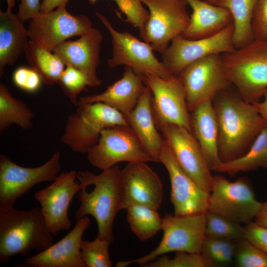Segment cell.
<instances>
[{
    "label": "cell",
    "mask_w": 267,
    "mask_h": 267,
    "mask_svg": "<svg viewBox=\"0 0 267 267\" xmlns=\"http://www.w3.org/2000/svg\"><path fill=\"white\" fill-rule=\"evenodd\" d=\"M145 87L143 76L125 66L121 79L101 93L81 97L78 104L102 102L115 109L126 118L136 106Z\"/></svg>",
    "instance_id": "22"
},
{
    "label": "cell",
    "mask_w": 267,
    "mask_h": 267,
    "mask_svg": "<svg viewBox=\"0 0 267 267\" xmlns=\"http://www.w3.org/2000/svg\"><path fill=\"white\" fill-rule=\"evenodd\" d=\"M221 58L240 96L250 103L260 101L267 90V41L254 40Z\"/></svg>",
    "instance_id": "4"
},
{
    "label": "cell",
    "mask_w": 267,
    "mask_h": 267,
    "mask_svg": "<svg viewBox=\"0 0 267 267\" xmlns=\"http://www.w3.org/2000/svg\"><path fill=\"white\" fill-rule=\"evenodd\" d=\"M263 97L264 99L262 101H260L252 104L267 122V90L265 92Z\"/></svg>",
    "instance_id": "45"
},
{
    "label": "cell",
    "mask_w": 267,
    "mask_h": 267,
    "mask_svg": "<svg viewBox=\"0 0 267 267\" xmlns=\"http://www.w3.org/2000/svg\"><path fill=\"white\" fill-rule=\"evenodd\" d=\"M60 154L54 152L41 166L28 168L0 155V213L14 208L16 200L36 184L53 181L60 171Z\"/></svg>",
    "instance_id": "8"
},
{
    "label": "cell",
    "mask_w": 267,
    "mask_h": 267,
    "mask_svg": "<svg viewBox=\"0 0 267 267\" xmlns=\"http://www.w3.org/2000/svg\"><path fill=\"white\" fill-rule=\"evenodd\" d=\"M192 10L189 24L181 34L197 40L213 36L232 23V15L225 8L202 0H186Z\"/></svg>",
    "instance_id": "25"
},
{
    "label": "cell",
    "mask_w": 267,
    "mask_h": 267,
    "mask_svg": "<svg viewBox=\"0 0 267 267\" xmlns=\"http://www.w3.org/2000/svg\"><path fill=\"white\" fill-rule=\"evenodd\" d=\"M144 267H207L206 262L200 253L186 252H176L175 256L171 258L165 254L155 259Z\"/></svg>",
    "instance_id": "37"
},
{
    "label": "cell",
    "mask_w": 267,
    "mask_h": 267,
    "mask_svg": "<svg viewBox=\"0 0 267 267\" xmlns=\"http://www.w3.org/2000/svg\"><path fill=\"white\" fill-rule=\"evenodd\" d=\"M191 112L205 101H213L231 83L223 68L221 54H212L186 66L179 74Z\"/></svg>",
    "instance_id": "12"
},
{
    "label": "cell",
    "mask_w": 267,
    "mask_h": 267,
    "mask_svg": "<svg viewBox=\"0 0 267 267\" xmlns=\"http://www.w3.org/2000/svg\"><path fill=\"white\" fill-rule=\"evenodd\" d=\"M163 188L158 175L145 162H129L121 170L120 209L144 205L158 210Z\"/></svg>",
    "instance_id": "19"
},
{
    "label": "cell",
    "mask_w": 267,
    "mask_h": 267,
    "mask_svg": "<svg viewBox=\"0 0 267 267\" xmlns=\"http://www.w3.org/2000/svg\"><path fill=\"white\" fill-rule=\"evenodd\" d=\"M74 170L62 172L46 187L37 191L34 196L41 209L50 232L55 235L61 230H68L72 225L68 216L70 203L81 189Z\"/></svg>",
    "instance_id": "17"
},
{
    "label": "cell",
    "mask_w": 267,
    "mask_h": 267,
    "mask_svg": "<svg viewBox=\"0 0 267 267\" xmlns=\"http://www.w3.org/2000/svg\"><path fill=\"white\" fill-rule=\"evenodd\" d=\"M212 103L218 124L220 159L225 162L238 158L267 126V122L252 103L228 89L220 92Z\"/></svg>",
    "instance_id": "1"
},
{
    "label": "cell",
    "mask_w": 267,
    "mask_h": 267,
    "mask_svg": "<svg viewBox=\"0 0 267 267\" xmlns=\"http://www.w3.org/2000/svg\"><path fill=\"white\" fill-rule=\"evenodd\" d=\"M159 130L182 170L210 193L213 176L193 134L185 128L174 124L163 125Z\"/></svg>",
    "instance_id": "16"
},
{
    "label": "cell",
    "mask_w": 267,
    "mask_h": 267,
    "mask_svg": "<svg viewBox=\"0 0 267 267\" xmlns=\"http://www.w3.org/2000/svg\"><path fill=\"white\" fill-rule=\"evenodd\" d=\"M13 83L19 89L29 92L37 91L43 82L39 74L32 68L20 67L12 75Z\"/></svg>",
    "instance_id": "38"
},
{
    "label": "cell",
    "mask_w": 267,
    "mask_h": 267,
    "mask_svg": "<svg viewBox=\"0 0 267 267\" xmlns=\"http://www.w3.org/2000/svg\"><path fill=\"white\" fill-rule=\"evenodd\" d=\"M25 53L30 67L39 74L44 84L53 86L57 83L66 65L57 54L31 40Z\"/></svg>",
    "instance_id": "28"
},
{
    "label": "cell",
    "mask_w": 267,
    "mask_h": 267,
    "mask_svg": "<svg viewBox=\"0 0 267 267\" xmlns=\"http://www.w3.org/2000/svg\"><path fill=\"white\" fill-rule=\"evenodd\" d=\"M57 84L75 106L78 104V96L87 87H95L89 77L81 70L70 65L65 67Z\"/></svg>",
    "instance_id": "33"
},
{
    "label": "cell",
    "mask_w": 267,
    "mask_h": 267,
    "mask_svg": "<svg viewBox=\"0 0 267 267\" xmlns=\"http://www.w3.org/2000/svg\"><path fill=\"white\" fill-rule=\"evenodd\" d=\"M149 9L143 40L162 54L170 42L181 35L190 19L186 0H141Z\"/></svg>",
    "instance_id": "11"
},
{
    "label": "cell",
    "mask_w": 267,
    "mask_h": 267,
    "mask_svg": "<svg viewBox=\"0 0 267 267\" xmlns=\"http://www.w3.org/2000/svg\"><path fill=\"white\" fill-rule=\"evenodd\" d=\"M143 77L145 85L152 92L153 114L158 129L165 125L174 124L192 133L190 112L179 77L164 79L151 74Z\"/></svg>",
    "instance_id": "13"
},
{
    "label": "cell",
    "mask_w": 267,
    "mask_h": 267,
    "mask_svg": "<svg viewBox=\"0 0 267 267\" xmlns=\"http://www.w3.org/2000/svg\"><path fill=\"white\" fill-rule=\"evenodd\" d=\"M204 0L211 4H215L217 0Z\"/></svg>",
    "instance_id": "47"
},
{
    "label": "cell",
    "mask_w": 267,
    "mask_h": 267,
    "mask_svg": "<svg viewBox=\"0 0 267 267\" xmlns=\"http://www.w3.org/2000/svg\"><path fill=\"white\" fill-rule=\"evenodd\" d=\"M94 4L98 0H87ZM121 13L126 16L125 21L139 31L140 37L143 39L145 24L149 17V12L143 6L141 0H113Z\"/></svg>",
    "instance_id": "35"
},
{
    "label": "cell",
    "mask_w": 267,
    "mask_h": 267,
    "mask_svg": "<svg viewBox=\"0 0 267 267\" xmlns=\"http://www.w3.org/2000/svg\"><path fill=\"white\" fill-rule=\"evenodd\" d=\"M121 170L118 166L99 174L89 171L77 173L81 189L78 192L80 203L75 218L80 219L92 216L97 225V237L114 241L113 225L115 218L120 211V184Z\"/></svg>",
    "instance_id": "2"
},
{
    "label": "cell",
    "mask_w": 267,
    "mask_h": 267,
    "mask_svg": "<svg viewBox=\"0 0 267 267\" xmlns=\"http://www.w3.org/2000/svg\"><path fill=\"white\" fill-rule=\"evenodd\" d=\"M205 214L184 216L166 214L162 221L163 236L158 246L141 257L118 262L116 267H125L134 263L143 267L161 255L171 252L200 253L206 236Z\"/></svg>",
    "instance_id": "6"
},
{
    "label": "cell",
    "mask_w": 267,
    "mask_h": 267,
    "mask_svg": "<svg viewBox=\"0 0 267 267\" xmlns=\"http://www.w3.org/2000/svg\"><path fill=\"white\" fill-rule=\"evenodd\" d=\"M233 33L232 23L219 33L207 38L189 40L178 35L162 54V61L173 75L178 76L186 66L198 59L235 50Z\"/></svg>",
    "instance_id": "15"
},
{
    "label": "cell",
    "mask_w": 267,
    "mask_h": 267,
    "mask_svg": "<svg viewBox=\"0 0 267 267\" xmlns=\"http://www.w3.org/2000/svg\"><path fill=\"white\" fill-rule=\"evenodd\" d=\"M17 14L12 10H0V77L6 65L12 66L25 52L29 35Z\"/></svg>",
    "instance_id": "26"
},
{
    "label": "cell",
    "mask_w": 267,
    "mask_h": 267,
    "mask_svg": "<svg viewBox=\"0 0 267 267\" xmlns=\"http://www.w3.org/2000/svg\"><path fill=\"white\" fill-rule=\"evenodd\" d=\"M103 39L101 32L92 28L87 34L74 41H65L56 46L53 52L64 62L65 65L77 68L87 74L94 87L101 84L97 75L100 63L99 53Z\"/></svg>",
    "instance_id": "21"
},
{
    "label": "cell",
    "mask_w": 267,
    "mask_h": 267,
    "mask_svg": "<svg viewBox=\"0 0 267 267\" xmlns=\"http://www.w3.org/2000/svg\"><path fill=\"white\" fill-rule=\"evenodd\" d=\"M88 216L77 220L74 228L62 239L25 260L31 267H87L81 254L82 236L90 223Z\"/></svg>",
    "instance_id": "20"
},
{
    "label": "cell",
    "mask_w": 267,
    "mask_h": 267,
    "mask_svg": "<svg viewBox=\"0 0 267 267\" xmlns=\"http://www.w3.org/2000/svg\"><path fill=\"white\" fill-rule=\"evenodd\" d=\"M41 208L29 210L14 208L0 213V263L13 256L42 251L53 244Z\"/></svg>",
    "instance_id": "3"
},
{
    "label": "cell",
    "mask_w": 267,
    "mask_h": 267,
    "mask_svg": "<svg viewBox=\"0 0 267 267\" xmlns=\"http://www.w3.org/2000/svg\"><path fill=\"white\" fill-rule=\"evenodd\" d=\"M170 178L171 201L174 215L184 216L205 214L208 211L210 193L202 188L178 165L164 142L159 157Z\"/></svg>",
    "instance_id": "18"
},
{
    "label": "cell",
    "mask_w": 267,
    "mask_h": 267,
    "mask_svg": "<svg viewBox=\"0 0 267 267\" xmlns=\"http://www.w3.org/2000/svg\"><path fill=\"white\" fill-rule=\"evenodd\" d=\"M70 114L60 138L73 151L87 153L98 141L102 131L116 126H129L120 112L102 102L79 103Z\"/></svg>",
    "instance_id": "5"
},
{
    "label": "cell",
    "mask_w": 267,
    "mask_h": 267,
    "mask_svg": "<svg viewBox=\"0 0 267 267\" xmlns=\"http://www.w3.org/2000/svg\"><path fill=\"white\" fill-rule=\"evenodd\" d=\"M20 3L16 13L19 19L24 22L32 19L41 11L40 0H19Z\"/></svg>",
    "instance_id": "42"
},
{
    "label": "cell",
    "mask_w": 267,
    "mask_h": 267,
    "mask_svg": "<svg viewBox=\"0 0 267 267\" xmlns=\"http://www.w3.org/2000/svg\"><path fill=\"white\" fill-rule=\"evenodd\" d=\"M110 241L96 237L93 241L83 240L81 254L87 267H111L109 254Z\"/></svg>",
    "instance_id": "34"
},
{
    "label": "cell",
    "mask_w": 267,
    "mask_h": 267,
    "mask_svg": "<svg viewBox=\"0 0 267 267\" xmlns=\"http://www.w3.org/2000/svg\"><path fill=\"white\" fill-rule=\"evenodd\" d=\"M231 241L233 240L206 236L200 254L208 267L213 266L217 257Z\"/></svg>",
    "instance_id": "40"
},
{
    "label": "cell",
    "mask_w": 267,
    "mask_h": 267,
    "mask_svg": "<svg viewBox=\"0 0 267 267\" xmlns=\"http://www.w3.org/2000/svg\"><path fill=\"white\" fill-rule=\"evenodd\" d=\"M69 0H42L41 11L47 13L53 10L55 8L66 6Z\"/></svg>",
    "instance_id": "43"
},
{
    "label": "cell",
    "mask_w": 267,
    "mask_h": 267,
    "mask_svg": "<svg viewBox=\"0 0 267 267\" xmlns=\"http://www.w3.org/2000/svg\"><path fill=\"white\" fill-rule=\"evenodd\" d=\"M262 204L256 199L247 178L230 181L222 175L213 176L208 211L246 224L255 220Z\"/></svg>",
    "instance_id": "7"
},
{
    "label": "cell",
    "mask_w": 267,
    "mask_h": 267,
    "mask_svg": "<svg viewBox=\"0 0 267 267\" xmlns=\"http://www.w3.org/2000/svg\"><path fill=\"white\" fill-rule=\"evenodd\" d=\"M267 168V126L262 130L247 151L240 157L222 162L217 172L233 176L258 168Z\"/></svg>",
    "instance_id": "29"
},
{
    "label": "cell",
    "mask_w": 267,
    "mask_h": 267,
    "mask_svg": "<svg viewBox=\"0 0 267 267\" xmlns=\"http://www.w3.org/2000/svg\"><path fill=\"white\" fill-rule=\"evenodd\" d=\"M234 259L239 267H267V254L245 238L236 241Z\"/></svg>",
    "instance_id": "36"
},
{
    "label": "cell",
    "mask_w": 267,
    "mask_h": 267,
    "mask_svg": "<svg viewBox=\"0 0 267 267\" xmlns=\"http://www.w3.org/2000/svg\"><path fill=\"white\" fill-rule=\"evenodd\" d=\"M205 214L206 236L235 241L244 238L241 224L209 211Z\"/></svg>",
    "instance_id": "32"
},
{
    "label": "cell",
    "mask_w": 267,
    "mask_h": 267,
    "mask_svg": "<svg viewBox=\"0 0 267 267\" xmlns=\"http://www.w3.org/2000/svg\"><path fill=\"white\" fill-rule=\"evenodd\" d=\"M244 238L259 247L267 254V227L254 221L244 226Z\"/></svg>",
    "instance_id": "41"
},
{
    "label": "cell",
    "mask_w": 267,
    "mask_h": 267,
    "mask_svg": "<svg viewBox=\"0 0 267 267\" xmlns=\"http://www.w3.org/2000/svg\"><path fill=\"white\" fill-rule=\"evenodd\" d=\"M258 0H217L216 5L228 9L233 19V44L235 49L254 39L252 20Z\"/></svg>",
    "instance_id": "27"
},
{
    "label": "cell",
    "mask_w": 267,
    "mask_h": 267,
    "mask_svg": "<svg viewBox=\"0 0 267 267\" xmlns=\"http://www.w3.org/2000/svg\"><path fill=\"white\" fill-rule=\"evenodd\" d=\"M7 3V9L12 10V9L15 7V0H6Z\"/></svg>",
    "instance_id": "46"
},
{
    "label": "cell",
    "mask_w": 267,
    "mask_h": 267,
    "mask_svg": "<svg viewBox=\"0 0 267 267\" xmlns=\"http://www.w3.org/2000/svg\"><path fill=\"white\" fill-rule=\"evenodd\" d=\"M255 40L267 41V0H258L252 20Z\"/></svg>",
    "instance_id": "39"
},
{
    "label": "cell",
    "mask_w": 267,
    "mask_h": 267,
    "mask_svg": "<svg viewBox=\"0 0 267 267\" xmlns=\"http://www.w3.org/2000/svg\"><path fill=\"white\" fill-rule=\"evenodd\" d=\"M92 28V22L87 15H73L66 6H62L35 15L30 20L28 31L29 40L53 51L68 39L84 35Z\"/></svg>",
    "instance_id": "14"
},
{
    "label": "cell",
    "mask_w": 267,
    "mask_h": 267,
    "mask_svg": "<svg viewBox=\"0 0 267 267\" xmlns=\"http://www.w3.org/2000/svg\"><path fill=\"white\" fill-rule=\"evenodd\" d=\"M152 92L147 86L136 106L126 118L145 150L159 162L164 139L158 131L153 114Z\"/></svg>",
    "instance_id": "24"
},
{
    "label": "cell",
    "mask_w": 267,
    "mask_h": 267,
    "mask_svg": "<svg viewBox=\"0 0 267 267\" xmlns=\"http://www.w3.org/2000/svg\"><path fill=\"white\" fill-rule=\"evenodd\" d=\"M192 133L211 171L217 172L222 161L219 152V128L212 101H204L190 112Z\"/></svg>",
    "instance_id": "23"
},
{
    "label": "cell",
    "mask_w": 267,
    "mask_h": 267,
    "mask_svg": "<svg viewBox=\"0 0 267 267\" xmlns=\"http://www.w3.org/2000/svg\"><path fill=\"white\" fill-rule=\"evenodd\" d=\"M254 222L267 227V200L263 202L261 208L255 218Z\"/></svg>",
    "instance_id": "44"
},
{
    "label": "cell",
    "mask_w": 267,
    "mask_h": 267,
    "mask_svg": "<svg viewBox=\"0 0 267 267\" xmlns=\"http://www.w3.org/2000/svg\"><path fill=\"white\" fill-rule=\"evenodd\" d=\"M96 15L112 37L113 52L107 62L109 67L124 65L142 76L151 74L164 79L174 76L155 56L149 43L140 41L129 32L117 31L103 15L99 12Z\"/></svg>",
    "instance_id": "10"
},
{
    "label": "cell",
    "mask_w": 267,
    "mask_h": 267,
    "mask_svg": "<svg viewBox=\"0 0 267 267\" xmlns=\"http://www.w3.org/2000/svg\"><path fill=\"white\" fill-rule=\"evenodd\" d=\"M34 113L22 100L13 97L8 88L0 83V133L13 124L23 129L33 125Z\"/></svg>",
    "instance_id": "30"
},
{
    "label": "cell",
    "mask_w": 267,
    "mask_h": 267,
    "mask_svg": "<svg viewBox=\"0 0 267 267\" xmlns=\"http://www.w3.org/2000/svg\"><path fill=\"white\" fill-rule=\"evenodd\" d=\"M125 210L130 227L140 240L152 238L162 229L163 218L157 210L144 205H133Z\"/></svg>",
    "instance_id": "31"
},
{
    "label": "cell",
    "mask_w": 267,
    "mask_h": 267,
    "mask_svg": "<svg viewBox=\"0 0 267 267\" xmlns=\"http://www.w3.org/2000/svg\"><path fill=\"white\" fill-rule=\"evenodd\" d=\"M87 153L90 164L102 171L122 162H156L145 150L130 126L103 129L97 142Z\"/></svg>",
    "instance_id": "9"
}]
</instances>
